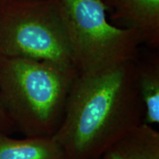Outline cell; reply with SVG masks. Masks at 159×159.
Returning <instances> with one entry per match:
<instances>
[{
	"mask_svg": "<svg viewBox=\"0 0 159 159\" xmlns=\"http://www.w3.org/2000/svg\"><path fill=\"white\" fill-rule=\"evenodd\" d=\"M100 159H159V133L142 123L114 142Z\"/></svg>",
	"mask_w": 159,
	"mask_h": 159,
	"instance_id": "cell-6",
	"label": "cell"
},
{
	"mask_svg": "<svg viewBox=\"0 0 159 159\" xmlns=\"http://www.w3.org/2000/svg\"><path fill=\"white\" fill-rule=\"evenodd\" d=\"M1 57L42 59L75 68L58 0H0Z\"/></svg>",
	"mask_w": 159,
	"mask_h": 159,
	"instance_id": "cell-4",
	"label": "cell"
},
{
	"mask_svg": "<svg viewBox=\"0 0 159 159\" xmlns=\"http://www.w3.org/2000/svg\"><path fill=\"white\" fill-rule=\"evenodd\" d=\"M114 25L136 31L142 43L159 47V0H102Z\"/></svg>",
	"mask_w": 159,
	"mask_h": 159,
	"instance_id": "cell-5",
	"label": "cell"
},
{
	"mask_svg": "<svg viewBox=\"0 0 159 159\" xmlns=\"http://www.w3.org/2000/svg\"><path fill=\"white\" fill-rule=\"evenodd\" d=\"M0 159H67L52 136L15 139L0 133Z\"/></svg>",
	"mask_w": 159,
	"mask_h": 159,
	"instance_id": "cell-7",
	"label": "cell"
},
{
	"mask_svg": "<svg viewBox=\"0 0 159 159\" xmlns=\"http://www.w3.org/2000/svg\"><path fill=\"white\" fill-rule=\"evenodd\" d=\"M15 129L14 126L6 115L5 110L3 108L1 102H0V133L10 134L11 131Z\"/></svg>",
	"mask_w": 159,
	"mask_h": 159,
	"instance_id": "cell-9",
	"label": "cell"
},
{
	"mask_svg": "<svg viewBox=\"0 0 159 159\" xmlns=\"http://www.w3.org/2000/svg\"><path fill=\"white\" fill-rule=\"evenodd\" d=\"M135 61L93 74H79L53 138L67 159H100L126 133L143 123Z\"/></svg>",
	"mask_w": 159,
	"mask_h": 159,
	"instance_id": "cell-1",
	"label": "cell"
},
{
	"mask_svg": "<svg viewBox=\"0 0 159 159\" xmlns=\"http://www.w3.org/2000/svg\"><path fill=\"white\" fill-rule=\"evenodd\" d=\"M76 68L24 57L0 58V102L25 137L53 136L61 125Z\"/></svg>",
	"mask_w": 159,
	"mask_h": 159,
	"instance_id": "cell-2",
	"label": "cell"
},
{
	"mask_svg": "<svg viewBox=\"0 0 159 159\" xmlns=\"http://www.w3.org/2000/svg\"><path fill=\"white\" fill-rule=\"evenodd\" d=\"M137 86L144 107L143 123H159V57L158 54L135 60Z\"/></svg>",
	"mask_w": 159,
	"mask_h": 159,
	"instance_id": "cell-8",
	"label": "cell"
},
{
	"mask_svg": "<svg viewBox=\"0 0 159 159\" xmlns=\"http://www.w3.org/2000/svg\"><path fill=\"white\" fill-rule=\"evenodd\" d=\"M69 48L79 74L134 62L142 44L136 31L114 25L102 0H58Z\"/></svg>",
	"mask_w": 159,
	"mask_h": 159,
	"instance_id": "cell-3",
	"label": "cell"
}]
</instances>
